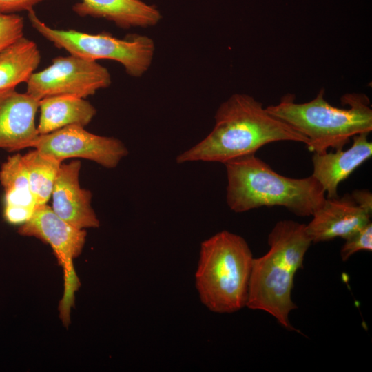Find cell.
Returning <instances> with one entry per match:
<instances>
[{
    "mask_svg": "<svg viewBox=\"0 0 372 372\" xmlns=\"http://www.w3.org/2000/svg\"><path fill=\"white\" fill-rule=\"evenodd\" d=\"M215 125L201 141L178 154V164L203 161L226 163L255 154L262 146L278 141L309 144L290 125L269 114L262 103L245 94H234L215 114Z\"/></svg>",
    "mask_w": 372,
    "mask_h": 372,
    "instance_id": "cell-1",
    "label": "cell"
},
{
    "mask_svg": "<svg viewBox=\"0 0 372 372\" xmlns=\"http://www.w3.org/2000/svg\"><path fill=\"white\" fill-rule=\"evenodd\" d=\"M269 251L254 258L246 306L273 316L285 329L297 331L290 323L294 276L303 267L304 255L312 243L306 225L291 220L278 221L268 236Z\"/></svg>",
    "mask_w": 372,
    "mask_h": 372,
    "instance_id": "cell-2",
    "label": "cell"
},
{
    "mask_svg": "<svg viewBox=\"0 0 372 372\" xmlns=\"http://www.w3.org/2000/svg\"><path fill=\"white\" fill-rule=\"evenodd\" d=\"M229 209L242 213L262 207L280 206L298 216H312L326 194L311 175L302 178L282 176L255 154L224 164Z\"/></svg>",
    "mask_w": 372,
    "mask_h": 372,
    "instance_id": "cell-3",
    "label": "cell"
},
{
    "mask_svg": "<svg viewBox=\"0 0 372 372\" xmlns=\"http://www.w3.org/2000/svg\"><path fill=\"white\" fill-rule=\"evenodd\" d=\"M324 94L322 88L313 99L302 103H295L294 96L287 94L266 110L304 136L308 149L313 153L342 149L353 136L371 132L372 109L365 94H344L340 100L347 108L331 105Z\"/></svg>",
    "mask_w": 372,
    "mask_h": 372,
    "instance_id": "cell-4",
    "label": "cell"
},
{
    "mask_svg": "<svg viewBox=\"0 0 372 372\" xmlns=\"http://www.w3.org/2000/svg\"><path fill=\"white\" fill-rule=\"evenodd\" d=\"M253 259L246 240L228 231L203 241L195 275L203 304L218 313L245 307Z\"/></svg>",
    "mask_w": 372,
    "mask_h": 372,
    "instance_id": "cell-5",
    "label": "cell"
},
{
    "mask_svg": "<svg viewBox=\"0 0 372 372\" xmlns=\"http://www.w3.org/2000/svg\"><path fill=\"white\" fill-rule=\"evenodd\" d=\"M28 12L32 28L55 47L66 50L70 54L95 61H115L133 77L142 76L152 65L155 44L146 35L134 34L125 39H118L105 34L54 29L43 22L33 9Z\"/></svg>",
    "mask_w": 372,
    "mask_h": 372,
    "instance_id": "cell-6",
    "label": "cell"
},
{
    "mask_svg": "<svg viewBox=\"0 0 372 372\" xmlns=\"http://www.w3.org/2000/svg\"><path fill=\"white\" fill-rule=\"evenodd\" d=\"M18 233L36 237L52 247L63 269L64 291L59 308L63 322L68 325L74 293L80 285L73 260L81 254L84 247L85 231L61 219L45 204L36 208L29 220L20 225Z\"/></svg>",
    "mask_w": 372,
    "mask_h": 372,
    "instance_id": "cell-7",
    "label": "cell"
},
{
    "mask_svg": "<svg viewBox=\"0 0 372 372\" xmlns=\"http://www.w3.org/2000/svg\"><path fill=\"white\" fill-rule=\"evenodd\" d=\"M112 83L108 70L97 61L70 54L57 56L26 81V93L41 100L56 96L85 99Z\"/></svg>",
    "mask_w": 372,
    "mask_h": 372,
    "instance_id": "cell-8",
    "label": "cell"
},
{
    "mask_svg": "<svg viewBox=\"0 0 372 372\" xmlns=\"http://www.w3.org/2000/svg\"><path fill=\"white\" fill-rule=\"evenodd\" d=\"M32 147L42 154L63 162L70 158H81L112 169L128 154L119 139L90 133L79 125H68L39 135Z\"/></svg>",
    "mask_w": 372,
    "mask_h": 372,
    "instance_id": "cell-9",
    "label": "cell"
},
{
    "mask_svg": "<svg viewBox=\"0 0 372 372\" xmlns=\"http://www.w3.org/2000/svg\"><path fill=\"white\" fill-rule=\"evenodd\" d=\"M39 100L16 88L0 90V149L12 152L32 147L39 135Z\"/></svg>",
    "mask_w": 372,
    "mask_h": 372,
    "instance_id": "cell-10",
    "label": "cell"
},
{
    "mask_svg": "<svg viewBox=\"0 0 372 372\" xmlns=\"http://www.w3.org/2000/svg\"><path fill=\"white\" fill-rule=\"evenodd\" d=\"M81 162L61 163L54 183L52 209L73 227L84 229L99 226L91 205L92 193L81 187L79 180Z\"/></svg>",
    "mask_w": 372,
    "mask_h": 372,
    "instance_id": "cell-11",
    "label": "cell"
},
{
    "mask_svg": "<svg viewBox=\"0 0 372 372\" xmlns=\"http://www.w3.org/2000/svg\"><path fill=\"white\" fill-rule=\"evenodd\" d=\"M306 225V231L312 242L346 239L370 221L371 215L360 208L350 194L335 198H326Z\"/></svg>",
    "mask_w": 372,
    "mask_h": 372,
    "instance_id": "cell-12",
    "label": "cell"
},
{
    "mask_svg": "<svg viewBox=\"0 0 372 372\" xmlns=\"http://www.w3.org/2000/svg\"><path fill=\"white\" fill-rule=\"evenodd\" d=\"M369 133L352 137L353 144L347 150L337 149L335 152L313 153L312 176L321 185L326 198L338 196L339 184L347 179L359 166L372 156V143Z\"/></svg>",
    "mask_w": 372,
    "mask_h": 372,
    "instance_id": "cell-13",
    "label": "cell"
},
{
    "mask_svg": "<svg viewBox=\"0 0 372 372\" xmlns=\"http://www.w3.org/2000/svg\"><path fill=\"white\" fill-rule=\"evenodd\" d=\"M3 189V219L11 225H22L32 216L37 204L32 193L22 155L8 156L0 168Z\"/></svg>",
    "mask_w": 372,
    "mask_h": 372,
    "instance_id": "cell-14",
    "label": "cell"
},
{
    "mask_svg": "<svg viewBox=\"0 0 372 372\" xmlns=\"http://www.w3.org/2000/svg\"><path fill=\"white\" fill-rule=\"evenodd\" d=\"M72 9L81 17L102 18L123 29L156 25L160 11L141 0H81Z\"/></svg>",
    "mask_w": 372,
    "mask_h": 372,
    "instance_id": "cell-15",
    "label": "cell"
},
{
    "mask_svg": "<svg viewBox=\"0 0 372 372\" xmlns=\"http://www.w3.org/2000/svg\"><path fill=\"white\" fill-rule=\"evenodd\" d=\"M39 134H48L68 125L85 127L96 114V108L85 99L56 96L39 101Z\"/></svg>",
    "mask_w": 372,
    "mask_h": 372,
    "instance_id": "cell-16",
    "label": "cell"
},
{
    "mask_svg": "<svg viewBox=\"0 0 372 372\" xmlns=\"http://www.w3.org/2000/svg\"><path fill=\"white\" fill-rule=\"evenodd\" d=\"M33 41L23 36L0 52V90L16 88L26 83L41 62Z\"/></svg>",
    "mask_w": 372,
    "mask_h": 372,
    "instance_id": "cell-17",
    "label": "cell"
},
{
    "mask_svg": "<svg viewBox=\"0 0 372 372\" xmlns=\"http://www.w3.org/2000/svg\"><path fill=\"white\" fill-rule=\"evenodd\" d=\"M22 159L37 207L47 204L62 162L37 149L22 155Z\"/></svg>",
    "mask_w": 372,
    "mask_h": 372,
    "instance_id": "cell-18",
    "label": "cell"
},
{
    "mask_svg": "<svg viewBox=\"0 0 372 372\" xmlns=\"http://www.w3.org/2000/svg\"><path fill=\"white\" fill-rule=\"evenodd\" d=\"M345 240L340 249V256L343 261L347 260L353 254L361 251L372 250V224L366 225L353 233Z\"/></svg>",
    "mask_w": 372,
    "mask_h": 372,
    "instance_id": "cell-19",
    "label": "cell"
},
{
    "mask_svg": "<svg viewBox=\"0 0 372 372\" xmlns=\"http://www.w3.org/2000/svg\"><path fill=\"white\" fill-rule=\"evenodd\" d=\"M23 18L17 14L0 13V52L23 36Z\"/></svg>",
    "mask_w": 372,
    "mask_h": 372,
    "instance_id": "cell-20",
    "label": "cell"
},
{
    "mask_svg": "<svg viewBox=\"0 0 372 372\" xmlns=\"http://www.w3.org/2000/svg\"><path fill=\"white\" fill-rule=\"evenodd\" d=\"M45 0H0V13L16 14L21 11H29Z\"/></svg>",
    "mask_w": 372,
    "mask_h": 372,
    "instance_id": "cell-21",
    "label": "cell"
},
{
    "mask_svg": "<svg viewBox=\"0 0 372 372\" xmlns=\"http://www.w3.org/2000/svg\"><path fill=\"white\" fill-rule=\"evenodd\" d=\"M355 203L371 216L372 194L368 189H355L350 194Z\"/></svg>",
    "mask_w": 372,
    "mask_h": 372,
    "instance_id": "cell-22",
    "label": "cell"
}]
</instances>
